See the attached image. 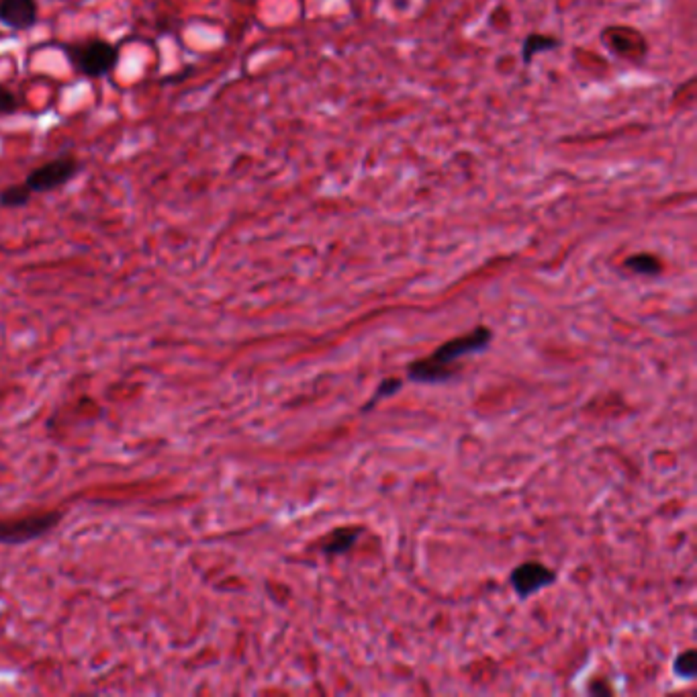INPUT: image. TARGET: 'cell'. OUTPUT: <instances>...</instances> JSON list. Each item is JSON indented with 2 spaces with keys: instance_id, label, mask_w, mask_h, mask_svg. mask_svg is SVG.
Listing matches in <instances>:
<instances>
[{
  "instance_id": "obj_2",
  "label": "cell",
  "mask_w": 697,
  "mask_h": 697,
  "mask_svg": "<svg viewBox=\"0 0 697 697\" xmlns=\"http://www.w3.org/2000/svg\"><path fill=\"white\" fill-rule=\"evenodd\" d=\"M66 54L72 66L88 78H101L109 74L119 60V50L105 39H90L70 45V48H66Z\"/></svg>"
},
{
  "instance_id": "obj_1",
  "label": "cell",
  "mask_w": 697,
  "mask_h": 697,
  "mask_svg": "<svg viewBox=\"0 0 697 697\" xmlns=\"http://www.w3.org/2000/svg\"><path fill=\"white\" fill-rule=\"evenodd\" d=\"M491 342V332L487 328H477L475 332L460 336L442 344L430 358L417 360L407 368V377L415 383H442L452 379L456 373V362L467 356L481 352Z\"/></svg>"
},
{
  "instance_id": "obj_7",
  "label": "cell",
  "mask_w": 697,
  "mask_h": 697,
  "mask_svg": "<svg viewBox=\"0 0 697 697\" xmlns=\"http://www.w3.org/2000/svg\"><path fill=\"white\" fill-rule=\"evenodd\" d=\"M37 17V0H0V23L11 29H31L37 23Z\"/></svg>"
},
{
  "instance_id": "obj_13",
  "label": "cell",
  "mask_w": 697,
  "mask_h": 697,
  "mask_svg": "<svg viewBox=\"0 0 697 697\" xmlns=\"http://www.w3.org/2000/svg\"><path fill=\"white\" fill-rule=\"evenodd\" d=\"M675 673L681 675L683 679L695 677V653H693V650H687V653H683L675 661Z\"/></svg>"
},
{
  "instance_id": "obj_5",
  "label": "cell",
  "mask_w": 697,
  "mask_h": 697,
  "mask_svg": "<svg viewBox=\"0 0 697 697\" xmlns=\"http://www.w3.org/2000/svg\"><path fill=\"white\" fill-rule=\"evenodd\" d=\"M601 41L606 43V48L614 56H618L626 62L640 64V62H644V58L648 54L646 37L632 27H622V25L608 27L606 31L601 33Z\"/></svg>"
},
{
  "instance_id": "obj_11",
  "label": "cell",
  "mask_w": 697,
  "mask_h": 697,
  "mask_svg": "<svg viewBox=\"0 0 697 697\" xmlns=\"http://www.w3.org/2000/svg\"><path fill=\"white\" fill-rule=\"evenodd\" d=\"M358 534L354 530H338L330 540L328 544H325V550L323 552H328V554H342L346 550H350V546L356 542Z\"/></svg>"
},
{
  "instance_id": "obj_8",
  "label": "cell",
  "mask_w": 697,
  "mask_h": 697,
  "mask_svg": "<svg viewBox=\"0 0 697 697\" xmlns=\"http://www.w3.org/2000/svg\"><path fill=\"white\" fill-rule=\"evenodd\" d=\"M561 45V41L556 39L554 35H548V33H530L526 39H524V45H522V62L528 66L532 64L540 54H546V52H552L556 50Z\"/></svg>"
},
{
  "instance_id": "obj_9",
  "label": "cell",
  "mask_w": 697,
  "mask_h": 697,
  "mask_svg": "<svg viewBox=\"0 0 697 697\" xmlns=\"http://www.w3.org/2000/svg\"><path fill=\"white\" fill-rule=\"evenodd\" d=\"M626 268H630L632 272L636 274H648V276H655L663 270V264L657 256L653 254H636V256H630L626 262H624Z\"/></svg>"
},
{
  "instance_id": "obj_12",
  "label": "cell",
  "mask_w": 697,
  "mask_h": 697,
  "mask_svg": "<svg viewBox=\"0 0 697 697\" xmlns=\"http://www.w3.org/2000/svg\"><path fill=\"white\" fill-rule=\"evenodd\" d=\"M19 111V97L7 86L0 84V117H7Z\"/></svg>"
},
{
  "instance_id": "obj_6",
  "label": "cell",
  "mask_w": 697,
  "mask_h": 697,
  "mask_svg": "<svg viewBox=\"0 0 697 697\" xmlns=\"http://www.w3.org/2000/svg\"><path fill=\"white\" fill-rule=\"evenodd\" d=\"M554 577L556 575L550 569H546L544 565L526 563L511 573V585H514V589L520 597H530V595L542 591L544 587L552 585Z\"/></svg>"
},
{
  "instance_id": "obj_10",
  "label": "cell",
  "mask_w": 697,
  "mask_h": 697,
  "mask_svg": "<svg viewBox=\"0 0 697 697\" xmlns=\"http://www.w3.org/2000/svg\"><path fill=\"white\" fill-rule=\"evenodd\" d=\"M31 195L33 193L27 189V184H13V187L0 191V207H7V209L25 207L31 201Z\"/></svg>"
},
{
  "instance_id": "obj_3",
  "label": "cell",
  "mask_w": 697,
  "mask_h": 697,
  "mask_svg": "<svg viewBox=\"0 0 697 697\" xmlns=\"http://www.w3.org/2000/svg\"><path fill=\"white\" fill-rule=\"evenodd\" d=\"M62 520L60 511H45L17 520H0V544L19 546L50 534Z\"/></svg>"
},
{
  "instance_id": "obj_4",
  "label": "cell",
  "mask_w": 697,
  "mask_h": 697,
  "mask_svg": "<svg viewBox=\"0 0 697 697\" xmlns=\"http://www.w3.org/2000/svg\"><path fill=\"white\" fill-rule=\"evenodd\" d=\"M78 172L80 162L74 156H62L31 170L25 178V184L31 193H50L66 187Z\"/></svg>"
}]
</instances>
